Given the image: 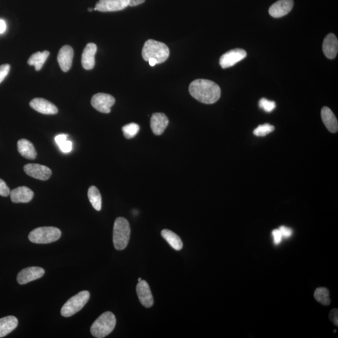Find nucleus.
Listing matches in <instances>:
<instances>
[{
  "instance_id": "obj_1",
  "label": "nucleus",
  "mask_w": 338,
  "mask_h": 338,
  "mask_svg": "<svg viewBox=\"0 0 338 338\" xmlns=\"http://www.w3.org/2000/svg\"><path fill=\"white\" fill-rule=\"evenodd\" d=\"M188 91L193 97L205 104H213L220 97L221 91L217 84L206 79H197L190 84Z\"/></svg>"
},
{
  "instance_id": "obj_2",
  "label": "nucleus",
  "mask_w": 338,
  "mask_h": 338,
  "mask_svg": "<svg viewBox=\"0 0 338 338\" xmlns=\"http://www.w3.org/2000/svg\"><path fill=\"white\" fill-rule=\"evenodd\" d=\"M142 57L145 61L154 59L158 64L164 63L169 58V48L164 43L154 40H149L145 43L142 49Z\"/></svg>"
},
{
  "instance_id": "obj_3",
  "label": "nucleus",
  "mask_w": 338,
  "mask_h": 338,
  "mask_svg": "<svg viewBox=\"0 0 338 338\" xmlns=\"http://www.w3.org/2000/svg\"><path fill=\"white\" fill-rule=\"evenodd\" d=\"M116 325V316L107 311L100 315L94 322L91 328V334L96 338L106 337L114 330Z\"/></svg>"
},
{
  "instance_id": "obj_4",
  "label": "nucleus",
  "mask_w": 338,
  "mask_h": 338,
  "mask_svg": "<svg viewBox=\"0 0 338 338\" xmlns=\"http://www.w3.org/2000/svg\"><path fill=\"white\" fill-rule=\"evenodd\" d=\"M130 227L128 220L123 217H118L114 222L113 242L117 250L125 249L129 242Z\"/></svg>"
},
{
  "instance_id": "obj_5",
  "label": "nucleus",
  "mask_w": 338,
  "mask_h": 338,
  "mask_svg": "<svg viewBox=\"0 0 338 338\" xmlns=\"http://www.w3.org/2000/svg\"><path fill=\"white\" fill-rule=\"evenodd\" d=\"M61 235V230L57 227H41L31 231L29 239L31 243L44 245L58 241Z\"/></svg>"
},
{
  "instance_id": "obj_6",
  "label": "nucleus",
  "mask_w": 338,
  "mask_h": 338,
  "mask_svg": "<svg viewBox=\"0 0 338 338\" xmlns=\"http://www.w3.org/2000/svg\"><path fill=\"white\" fill-rule=\"evenodd\" d=\"M90 293L87 291L80 292L79 294L69 299L61 309V314L64 317H70L79 312L88 303Z\"/></svg>"
},
{
  "instance_id": "obj_7",
  "label": "nucleus",
  "mask_w": 338,
  "mask_h": 338,
  "mask_svg": "<svg viewBox=\"0 0 338 338\" xmlns=\"http://www.w3.org/2000/svg\"><path fill=\"white\" fill-rule=\"evenodd\" d=\"M116 99L109 94L98 93L92 96L91 104L94 109L103 114H109Z\"/></svg>"
},
{
  "instance_id": "obj_8",
  "label": "nucleus",
  "mask_w": 338,
  "mask_h": 338,
  "mask_svg": "<svg viewBox=\"0 0 338 338\" xmlns=\"http://www.w3.org/2000/svg\"><path fill=\"white\" fill-rule=\"evenodd\" d=\"M247 52L241 48L230 50L222 55L220 58L219 64L222 68H227L235 65L238 62L245 59Z\"/></svg>"
},
{
  "instance_id": "obj_9",
  "label": "nucleus",
  "mask_w": 338,
  "mask_h": 338,
  "mask_svg": "<svg viewBox=\"0 0 338 338\" xmlns=\"http://www.w3.org/2000/svg\"><path fill=\"white\" fill-rule=\"evenodd\" d=\"M129 0H99L93 10L110 12L124 10L128 6Z\"/></svg>"
},
{
  "instance_id": "obj_10",
  "label": "nucleus",
  "mask_w": 338,
  "mask_h": 338,
  "mask_svg": "<svg viewBox=\"0 0 338 338\" xmlns=\"http://www.w3.org/2000/svg\"><path fill=\"white\" fill-rule=\"evenodd\" d=\"M45 270L40 267H29L20 271L17 276V281L20 284L24 285L33 280L40 279L43 277Z\"/></svg>"
},
{
  "instance_id": "obj_11",
  "label": "nucleus",
  "mask_w": 338,
  "mask_h": 338,
  "mask_svg": "<svg viewBox=\"0 0 338 338\" xmlns=\"http://www.w3.org/2000/svg\"><path fill=\"white\" fill-rule=\"evenodd\" d=\"M25 173L34 179L40 181H47L52 176L50 168L37 164H29L24 166Z\"/></svg>"
},
{
  "instance_id": "obj_12",
  "label": "nucleus",
  "mask_w": 338,
  "mask_h": 338,
  "mask_svg": "<svg viewBox=\"0 0 338 338\" xmlns=\"http://www.w3.org/2000/svg\"><path fill=\"white\" fill-rule=\"evenodd\" d=\"M294 6V0H279L271 6L269 13L274 18H280L287 15Z\"/></svg>"
},
{
  "instance_id": "obj_13",
  "label": "nucleus",
  "mask_w": 338,
  "mask_h": 338,
  "mask_svg": "<svg viewBox=\"0 0 338 338\" xmlns=\"http://www.w3.org/2000/svg\"><path fill=\"white\" fill-rule=\"evenodd\" d=\"M32 109L40 114L45 115H55L58 113L59 110L52 103L44 98H35L30 103Z\"/></svg>"
},
{
  "instance_id": "obj_14",
  "label": "nucleus",
  "mask_w": 338,
  "mask_h": 338,
  "mask_svg": "<svg viewBox=\"0 0 338 338\" xmlns=\"http://www.w3.org/2000/svg\"><path fill=\"white\" fill-rule=\"evenodd\" d=\"M138 298L141 304L146 307H151L154 305V298L150 287L146 280L139 282L136 287Z\"/></svg>"
},
{
  "instance_id": "obj_15",
  "label": "nucleus",
  "mask_w": 338,
  "mask_h": 338,
  "mask_svg": "<svg viewBox=\"0 0 338 338\" xmlns=\"http://www.w3.org/2000/svg\"><path fill=\"white\" fill-rule=\"evenodd\" d=\"M73 58V50L70 46L65 45L61 48L57 57V61L63 72H68L72 67Z\"/></svg>"
},
{
  "instance_id": "obj_16",
  "label": "nucleus",
  "mask_w": 338,
  "mask_h": 338,
  "mask_svg": "<svg viewBox=\"0 0 338 338\" xmlns=\"http://www.w3.org/2000/svg\"><path fill=\"white\" fill-rule=\"evenodd\" d=\"M11 201L14 203H28L34 196V193L31 188L22 186L10 191Z\"/></svg>"
},
{
  "instance_id": "obj_17",
  "label": "nucleus",
  "mask_w": 338,
  "mask_h": 338,
  "mask_svg": "<svg viewBox=\"0 0 338 338\" xmlns=\"http://www.w3.org/2000/svg\"><path fill=\"white\" fill-rule=\"evenodd\" d=\"M169 123L167 117L162 113H155L152 116L151 126L153 133L156 135H162Z\"/></svg>"
},
{
  "instance_id": "obj_18",
  "label": "nucleus",
  "mask_w": 338,
  "mask_h": 338,
  "mask_svg": "<svg viewBox=\"0 0 338 338\" xmlns=\"http://www.w3.org/2000/svg\"><path fill=\"white\" fill-rule=\"evenodd\" d=\"M97 47L95 43H90L86 45L83 52L82 65L86 70H92L95 66V55Z\"/></svg>"
},
{
  "instance_id": "obj_19",
  "label": "nucleus",
  "mask_w": 338,
  "mask_h": 338,
  "mask_svg": "<svg viewBox=\"0 0 338 338\" xmlns=\"http://www.w3.org/2000/svg\"><path fill=\"white\" fill-rule=\"evenodd\" d=\"M323 51L328 59L336 58L338 51V40L335 34L330 33L326 36L323 41Z\"/></svg>"
},
{
  "instance_id": "obj_20",
  "label": "nucleus",
  "mask_w": 338,
  "mask_h": 338,
  "mask_svg": "<svg viewBox=\"0 0 338 338\" xmlns=\"http://www.w3.org/2000/svg\"><path fill=\"white\" fill-rule=\"evenodd\" d=\"M321 118L324 124L330 132L336 133L338 130V120L334 113L327 107H324L321 110Z\"/></svg>"
},
{
  "instance_id": "obj_21",
  "label": "nucleus",
  "mask_w": 338,
  "mask_h": 338,
  "mask_svg": "<svg viewBox=\"0 0 338 338\" xmlns=\"http://www.w3.org/2000/svg\"><path fill=\"white\" fill-rule=\"evenodd\" d=\"M17 147L20 155L27 159L33 160L37 155L33 145L29 140L20 139L18 142Z\"/></svg>"
},
{
  "instance_id": "obj_22",
  "label": "nucleus",
  "mask_w": 338,
  "mask_h": 338,
  "mask_svg": "<svg viewBox=\"0 0 338 338\" xmlns=\"http://www.w3.org/2000/svg\"><path fill=\"white\" fill-rule=\"evenodd\" d=\"M18 325V319L15 316H8L0 319V338L10 334Z\"/></svg>"
},
{
  "instance_id": "obj_23",
  "label": "nucleus",
  "mask_w": 338,
  "mask_h": 338,
  "mask_svg": "<svg viewBox=\"0 0 338 338\" xmlns=\"http://www.w3.org/2000/svg\"><path fill=\"white\" fill-rule=\"evenodd\" d=\"M161 235L175 250H180L183 249V243L181 239L174 232L169 229H164L161 232Z\"/></svg>"
},
{
  "instance_id": "obj_24",
  "label": "nucleus",
  "mask_w": 338,
  "mask_h": 338,
  "mask_svg": "<svg viewBox=\"0 0 338 338\" xmlns=\"http://www.w3.org/2000/svg\"><path fill=\"white\" fill-rule=\"evenodd\" d=\"M49 55L50 52L48 51L34 53L30 57L29 61H28V63L29 65L34 66L36 71L40 70Z\"/></svg>"
},
{
  "instance_id": "obj_25",
  "label": "nucleus",
  "mask_w": 338,
  "mask_h": 338,
  "mask_svg": "<svg viewBox=\"0 0 338 338\" xmlns=\"http://www.w3.org/2000/svg\"><path fill=\"white\" fill-rule=\"evenodd\" d=\"M88 197L93 208L96 211H100L102 209V196L95 186H91L89 188Z\"/></svg>"
},
{
  "instance_id": "obj_26",
  "label": "nucleus",
  "mask_w": 338,
  "mask_h": 338,
  "mask_svg": "<svg viewBox=\"0 0 338 338\" xmlns=\"http://www.w3.org/2000/svg\"><path fill=\"white\" fill-rule=\"evenodd\" d=\"M68 135L66 134H60L55 138V142L62 153H69L72 151L73 144L70 140H67Z\"/></svg>"
},
{
  "instance_id": "obj_27",
  "label": "nucleus",
  "mask_w": 338,
  "mask_h": 338,
  "mask_svg": "<svg viewBox=\"0 0 338 338\" xmlns=\"http://www.w3.org/2000/svg\"><path fill=\"white\" fill-rule=\"evenodd\" d=\"M314 297L318 302L325 306L330 305V291L326 287H319L314 292Z\"/></svg>"
},
{
  "instance_id": "obj_28",
  "label": "nucleus",
  "mask_w": 338,
  "mask_h": 338,
  "mask_svg": "<svg viewBox=\"0 0 338 338\" xmlns=\"http://www.w3.org/2000/svg\"><path fill=\"white\" fill-rule=\"evenodd\" d=\"M140 130V126L135 123L126 124L123 127L124 137L127 139H131L136 136Z\"/></svg>"
},
{
  "instance_id": "obj_29",
  "label": "nucleus",
  "mask_w": 338,
  "mask_h": 338,
  "mask_svg": "<svg viewBox=\"0 0 338 338\" xmlns=\"http://www.w3.org/2000/svg\"><path fill=\"white\" fill-rule=\"evenodd\" d=\"M275 130V126L269 123L260 125L254 130V134L257 137H264Z\"/></svg>"
},
{
  "instance_id": "obj_30",
  "label": "nucleus",
  "mask_w": 338,
  "mask_h": 338,
  "mask_svg": "<svg viewBox=\"0 0 338 338\" xmlns=\"http://www.w3.org/2000/svg\"><path fill=\"white\" fill-rule=\"evenodd\" d=\"M259 106L261 109H263L264 111L270 113L275 109L277 105H276V103L274 101L268 100L265 98H263L259 100Z\"/></svg>"
},
{
  "instance_id": "obj_31",
  "label": "nucleus",
  "mask_w": 338,
  "mask_h": 338,
  "mask_svg": "<svg viewBox=\"0 0 338 338\" xmlns=\"http://www.w3.org/2000/svg\"><path fill=\"white\" fill-rule=\"evenodd\" d=\"M10 70V65L8 64H4L0 65V84L3 81L6 76L8 75Z\"/></svg>"
},
{
  "instance_id": "obj_32",
  "label": "nucleus",
  "mask_w": 338,
  "mask_h": 338,
  "mask_svg": "<svg viewBox=\"0 0 338 338\" xmlns=\"http://www.w3.org/2000/svg\"><path fill=\"white\" fill-rule=\"evenodd\" d=\"M10 194V188L8 187L4 181L0 179V195L3 197L8 196Z\"/></svg>"
},
{
  "instance_id": "obj_33",
  "label": "nucleus",
  "mask_w": 338,
  "mask_h": 338,
  "mask_svg": "<svg viewBox=\"0 0 338 338\" xmlns=\"http://www.w3.org/2000/svg\"><path fill=\"white\" fill-rule=\"evenodd\" d=\"M272 235L274 239V242L275 245H278L281 243L282 236L281 233L279 229L273 230L272 232Z\"/></svg>"
},
{
  "instance_id": "obj_34",
  "label": "nucleus",
  "mask_w": 338,
  "mask_h": 338,
  "mask_svg": "<svg viewBox=\"0 0 338 338\" xmlns=\"http://www.w3.org/2000/svg\"><path fill=\"white\" fill-rule=\"evenodd\" d=\"M279 230L280 232V233L282 234V238H290V237L292 236V234H293V231H292L291 229L289 228V227L284 226V225L280 226Z\"/></svg>"
},
{
  "instance_id": "obj_35",
  "label": "nucleus",
  "mask_w": 338,
  "mask_h": 338,
  "mask_svg": "<svg viewBox=\"0 0 338 338\" xmlns=\"http://www.w3.org/2000/svg\"><path fill=\"white\" fill-rule=\"evenodd\" d=\"M329 318L335 325H338V311L337 309H333L329 314Z\"/></svg>"
},
{
  "instance_id": "obj_36",
  "label": "nucleus",
  "mask_w": 338,
  "mask_h": 338,
  "mask_svg": "<svg viewBox=\"0 0 338 338\" xmlns=\"http://www.w3.org/2000/svg\"><path fill=\"white\" fill-rule=\"evenodd\" d=\"M146 0H129V3L128 6H135L139 5L140 4L144 3Z\"/></svg>"
},
{
  "instance_id": "obj_37",
  "label": "nucleus",
  "mask_w": 338,
  "mask_h": 338,
  "mask_svg": "<svg viewBox=\"0 0 338 338\" xmlns=\"http://www.w3.org/2000/svg\"><path fill=\"white\" fill-rule=\"evenodd\" d=\"M6 31V24L5 21L0 19V34H3Z\"/></svg>"
},
{
  "instance_id": "obj_38",
  "label": "nucleus",
  "mask_w": 338,
  "mask_h": 338,
  "mask_svg": "<svg viewBox=\"0 0 338 338\" xmlns=\"http://www.w3.org/2000/svg\"><path fill=\"white\" fill-rule=\"evenodd\" d=\"M148 61L149 63V65H150L151 66H155V65H157V64H158L157 61L154 59H149Z\"/></svg>"
},
{
  "instance_id": "obj_39",
  "label": "nucleus",
  "mask_w": 338,
  "mask_h": 338,
  "mask_svg": "<svg viewBox=\"0 0 338 338\" xmlns=\"http://www.w3.org/2000/svg\"><path fill=\"white\" fill-rule=\"evenodd\" d=\"M89 10V11H93V8H89V10Z\"/></svg>"
},
{
  "instance_id": "obj_40",
  "label": "nucleus",
  "mask_w": 338,
  "mask_h": 338,
  "mask_svg": "<svg viewBox=\"0 0 338 338\" xmlns=\"http://www.w3.org/2000/svg\"><path fill=\"white\" fill-rule=\"evenodd\" d=\"M142 280V278L140 277V278H139V279H138V281L140 282V281H141Z\"/></svg>"
}]
</instances>
